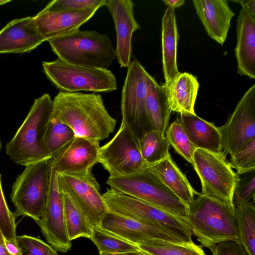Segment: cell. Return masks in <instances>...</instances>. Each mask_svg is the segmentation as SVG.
Instances as JSON below:
<instances>
[{
  "mask_svg": "<svg viewBox=\"0 0 255 255\" xmlns=\"http://www.w3.org/2000/svg\"><path fill=\"white\" fill-rule=\"evenodd\" d=\"M52 114L68 125L75 136L101 140L115 130L117 121L107 110L100 94L60 91Z\"/></svg>",
  "mask_w": 255,
  "mask_h": 255,
  "instance_id": "1",
  "label": "cell"
},
{
  "mask_svg": "<svg viewBox=\"0 0 255 255\" xmlns=\"http://www.w3.org/2000/svg\"><path fill=\"white\" fill-rule=\"evenodd\" d=\"M188 208L184 220L202 246L226 241L241 244L234 205L200 194Z\"/></svg>",
  "mask_w": 255,
  "mask_h": 255,
  "instance_id": "2",
  "label": "cell"
},
{
  "mask_svg": "<svg viewBox=\"0 0 255 255\" xmlns=\"http://www.w3.org/2000/svg\"><path fill=\"white\" fill-rule=\"evenodd\" d=\"M53 102L48 94L35 100L24 121L6 144V153L14 163L24 166L51 158L43 147Z\"/></svg>",
  "mask_w": 255,
  "mask_h": 255,
  "instance_id": "3",
  "label": "cell"
},
{
  "mask_svg": "<svg viewBox=\"0 0 255 255\" xmlns=\"http://www.w3.org/2000/svg\"><path fill=\"white\" fill-rule=\"evenodd\" d=\"M58 58L77 65L108 69L116 58L107 34L78 30L48 41Z\"/></svg>",
  "mask_w": 255,
  "mask_h": 255,
  "instance_id": "4",
  "label": "cell"
},
{
  "mask_svg": "<svg viewBox=\"0 0 255 255\" xmlns=\"http://www.w3.org/2000/svg\"><path fill=\"white\" fill-rule=\"evenodd\" d=\"M103 197L109 211L161 229L183 242H193L191 230L183 218L111 188Z\"/></svg>",
  "mask_w": 255,
  "mask_h": 255,
  "instance_id": "5",
  "label": "cell"
},
{
  "mask_svg": "<svg viewBox=\"0 0 255 255\" xmlns=\"http://www.w3.org/2000/svg\"><path fill=\"white\" fill-rule=\"evenodd\" d=\"M52 157L25 166L16 179L10 194L14 216H27L36 222L41 218L50 190Z\"/></svg>",
  "mask_w": 255,
  "mask_h": 255,
  "instance_id": "6",
  "label": "cell"
},
{
  "mask_svg": "<svg viewBox=\"0 0 255 255\" xmlns=\"http://www.w3.org/2000/svg\"><path fill=\"white\" fill-rule=\"evenodd\" d=\"M110 188L185 219L189 208L147 169L131 175L110 176Z\"/></svg>",
  "mask_w": 255,
  "mask_h": 255,
  "instance_id": "7",
  "label": "cell"
},
{
  "mask_svg": "<svg viewBox=\"0 0 255 255\" xmlns=\"http://www.w3.org/2000/svg\"><path fill=\"white\" fill-rule=\"evenodd\" d=\"M44 73L58 89L64 92H110L117 89V79L108 69L85 67L59 58L43 62Z\"/></svg>",
  "mask_w": 255,
  "mask_h": 255,
  "instance_id": "8",
  "label": "cell"
},
{
  "mask_svg": "<svg viewBox=\"0 0 255 255\" xmlns=\"http://www.w3.org/2000/svg\"><path fill=\"white\" fill-rule=\"evenodd\" d=\"M193 166L202 185V194L221 202L233 205V196L239 176L223 153L196 149Z\"/></svg>",
  "mask_w": 255,
  "mask_h": 255,
  "instance_id": "9",
  "label": "cell"
},
{
  "mask_svg": "<svg viewBox=\"0 0 255 255\" xmlns=\"http://www.w3.org/2000/svg\"><path fill=\"white\" fill-rule=\"evenodd\" d=\"M150 76L139 62L134 58L128 67L122 90V123L139 139L151 130L145 109Z\"/></svg>",
  "mask_w": 255,
  "mask_h": 255,
  "instance_id": "10",
  "label": "cell"
},
{
  "mask_svg": "<svg viewBox=\"0 0 255 255\" xmlns=\"http://www.w3.org/2000/svg\"><path fill=\"white\" fill-rule=\"evenodd\" d=\"M98 163L110 176H123L147 168L141 156L139 139L123 123L115 136L99 150Z\"/></svg>",
  "mask_w": 255,
  "mask_h": 255,
  "instance_id": "11",
  "label": "cell"
},
{
  "mask_svg": "<svg viewBox=\"0 0 255 255\" xmlns=\"http://www.w3.org/2000/svg\"><path fill=\"white\" fill-rule=\"evenodd\" d=\"M218 129L226 156L234 154L255 139V84L245 93L227 122Z\"/></svg>",
  "mask_w": 255,
  "mask_h": 255,
  "instance_id": "12",
  "label": "cell"
},
{
  "mask_svg": "<svg viewBox=\"0 0 255 255\" xmlns=\"http://www.w3.org/2000/svg\"><path fill=\"white\" fill-rule=\"evenodd\" d=\"M56 173L60 188L75 200L87 217L92 228L99 227L109 210L92 171L81 175Z\"/></svg>",
  "mask_w": 255,
  "mask_h": 255,
  "instance_id": "13",
  "label": "cell"
},
{
  "mask_svg": "<svg viewBox=\"0 0 255 255\" xmlns=\"http://www.w3.org/2000/svg\"><path fill=\"white\" fill-rule=\"evenodd\" d=\"M36 223L47 242L55 250L65 253L70 250L72 244L66 229L63 194L57 173L52 168L46 205L41 218Z\"/></svg>",
  "mask_w": 255,
  "mask_h": 255,
  "instance_id": "14",
  "label": "cell"
},
{
  "mask_svg": "<svg viewBox=\"0 0 255 255\" xmlns=\"http://www.w3.org/2000/svg\"><path fill=\"white\" fill-rule=\"evenodd\" d=\"M100 141L76 136L52 157V168L58 173L81 175L98 163Z\"/></svg>",
  "mask_w": 255,
  "mask_h": 255,
  "instance_id": "15",
  "label": "cell"
},
{
  "mask_svg": "<svg viewBox=\"0 0 255 255\" xmlns=\"http://www.w3.org/2000/svg\"><path fill=\"white\" fill-rule=\"evenodd\" d=\"M99 227L136 245L141 242L152 240H161L177 243H185L161 229L110 211L104 215Z\"/></svg>",
  "mask_w": 255,
  "mask_h": 255,
  "instance_id": "16",
  "label": "cell"
},
{
  "mask_svg": "<svg viewBox=\"0 0 255 255\" xmlns=\"http://www.w3.org/2000/svg\"><path fill=\"white\" fill-rule=\"evenodd\" d=\"M105 5L115 25L116 57L121 67L128 68L131 61L132 34L140 28L134 16V4L131 0H105Z\"/></svg>",
  "mask_w": 255,
  "mask_h": 255,
  "instance_id": "17",
  "label": "cell"
},
{
  "mask_svg": "<svg viewBox=\"0 0 255 255\" xmlns=\"http://www.w3.org/2000/svg\"><path fill=\"white\" fill-rule=\"evenodd\" d=\"M99 8L38 12L34 18L44 41H48L79 30L81 25L94 16Z\"/></svg>",
  "mask_w": 255,
  "mask_h": 255,
  "instance_id": "18",
  "label": "cell"
},
{
  "mask_svg": "<svg viewBox=\"0 0 255 255\" xmlns=\"http://www.w3.org/2000/svg\"><path fill=\"white\" fill-rule=\"evenodd\" d=\"M44 41L34 16L15 19L0 30V53L29 52Z\"/></svg>",
  "mask_w": 255,
  "mask_h": 255,
  "instance_id": "19",
  "label": "cell"
},
{
  "mask_svg": "<svg viewBox=\"0 0 255 255\" xmlns=\"http://www.w3.org/2000/svg\"><path fill=\"white\" fill-rule=\"evenodd\" d=\"M197 14L208 35L221 45L225 41L235 13L226 0H194Z\"/></svg>",
  "mask_w": 255,
  "mask_h": 255,
  "instance_id": "20",
  "label": "cell"
},
{
  "mask_svg": "<svg viewBox=\"0 0 255 255\" xmlns=\"http://www.w3.org/2000/svg\"><path fill=\"white\" fill-rule=\"evenodd\" d=\"M238 73L255 78V17L242 9L237 22Z\"/></svg>",
  "mask_w": 255,
  "mask_h": 255,
  "instance_id": "21",
  "label": "cell"
},
{
  "mask_svg": "<svg viewBox=\"0 0 255 255\" xmlns=\"http://www.w3.org/2000/svg\"><path fill=\"white\" fill-rule=\"evenodd\" d=\"M147 169L188 207L195 199V196L201 194L192 187L170 154Z\"/></svg>",
  "mask_w": 255,
  "mask_h": 255,
  "instance_id": "22",
  "label": "cell"
},
{
  "mask_svg": "<svg viewBox=\"0 0 255 255\" xmlns=\"http://www.w3.org/2000/svg\"><path fill=\"white\" fill-rule=\"evenodd\" d=\"M179 120L194 146L216 153L223 152L221 135L218 128L196 114H180Z\"/></svg>",
  "mask_w": 255,
  "mask_h": 255,
  "instance_id": "23",
  "label": "cell"
},
{
  "mask_svg": "<svg viewBox=\"0 0 255 255\" xmlns=\"http://www.w3.org/2000/svg\"><path fill=\"white\" fill-rule=\"evenodd\" d=\"M177 31L175 9L167 6L162 19L161 43L164 85L168 87L179 74L177 64Z\"/></svg>",
  "mask_w": 255,
  "mask_h": 255,
  "instance_id": "24",
  "label": "cell"
},
{
  "mask_svg": "<svg viewBox=\"0 0 255 255\" xmlns=\"http://www.w3.org/2000/svg\"><path fill=\"white\" fill-rule=\"evenodd\" d=\"M199 84L195 76L179 73L167 88L168 103L171 111L180 114H195L194 105Z\"/></svg>",
  "mask_w": 255,
  "mask_h": 255,
  "instance_id": "25",
  "label": "cell"
},
{
  "mask_svg": "<svg viewBox=\"0 0 255 255\" xmlns=\"http://www.w3.org/2000/svg\"><path fill=\"white\" fill-rule=\"evenodd\" d=\"M146 116L151 130L165 134L171 112L168 101L167 88L159 85L151 75L145 101Z\"/></svg>",
  "mask_w": 255,
  "mask_h": 255,
  "instance_id": "26",
  "label": "cell"
},
{
  "mask_svg": "<svg viewBox=\"0 0 255 255\" xmlns=\"http://www.w3.org/2000/svg\"><path fill=\"white\" fill-rule=\"evenodd\" d=\"M60 190L63 194L65 219L69 239L71 241L80 237L90 239L93 228L87 217L72 197L64 190L61 188Z\"/></svg>",
  "mask_w": 255,
  "mask_h": 255,
  "instance_id": "27",
  "label": "cell"
},
{
  "mask_svg": "<svg viewBox=\"0 0 255 255\" xmlns=\"http://www.w3.org/2000/svg\"><path fill=\"white\" fill-rule=\"evenodd\" d=\"M241 244L249 255H255V200L235 206Z\"/></svg>",
  "mask_w": 255,
  "mask_h": 255,
  "instance_id": "28",
  "label": "cell"
},
{
  "mask_svg": "<svg viewBox=\"0 0 255 255\" xmlns=\"http://www.w3.org/2000/svg\"><path fill=\"white\" fill-rule=\"evenodd\" d=\"M75 136L73 130L59 118L51 114L43 141V147L52 157Z\"/></svg>",
  "mask_w": 255,
  "mask_h": 255,
  "instance_id": "29",
  "label": "cell"
},
{
  "mask_svg": "<svg viewBox=\"0 0 255 255\" xmlns=\"http://www.w3.org/2000/svg\"><path fill=\"white\" fill-rule=\"evenodd\" d=\"M164 134L158 130H151L139 139L140 152L147 168L170 154V144Z\"/></svg>",
  "mask_w": 255,
  "mask_h": 255,
  "instance_id": "30",
  "label": "cell"
},
{
  "mask_svg": "<svg viewBox=\"0 0 255 255\" xmlns=\"http://www.w3.org/2000/svg\"><path fill=\"white\" fill-rule=\"evenodd\" d=\"M149 255H206L204 251L193 242L172 243L161 240H152L137 245Z\"/></svg>",
  "mask_w": 255,
  "mask_h": 255,
  "instance_id": "31",
  "label": "cell"
},
{
  "mask_svg": "<svg viewBox=\"0 0 255 255\" xmlns=\"http://www.w3.org/2000/svg\"><path fill=\"white\" fill-rule=\"evenodd\" d=\"M90 239L97 246L100 254H124L139 250L137 245L117 237L100 227L93 228Z\"/></svg>",
  "mask_w": 255,
  "mask_h": 255,
  "instance_id": "32",
  "label": "cell"
},
{
  "mask_svg": "<svg viewBox=\"0 0 255 255\" xmlns=\"http://www.w3.org/2000/svg\"><path fill=\"white\" fill-rule=\"evenodd\" d=\"M166 137L175 150L193 165V155L197 148L190 141L179 119L172 123L167 128Z\"/></svg>",
  "mask_w": 255,
  "mask_h": 255,
  "instance_id": "33",
  "label": "cell"
},
{
  "mask_svg": "<svg viewBox=\"0 0 255 255\" xmlns=\"http://www.w3.org/2000/svg\"><path fill=\"white\" fill-rule=\"evenodd\" d=\"M230 157L229 163L238 175L255 170V139Z\"/></svg>",
  "mask_w": 255,
  "mask_h": 255,
  "instance_id": "34",
  "label": "cell"
},
{
  "mask_svg": "<svg viewBox=\"0 0 255 255\" xmlns=\"http://www.w3.org/2000/svg\"><path fill=\"white\" fill-rule=\"evenodd\" d=\"M15 242L21 255H58L51 246L35 237L26 235L18 236Z\"/></svg>",
  "mask_w": 255,
  "mask_h": 255,
  "instance_id": "35",
  "label": "cell"
},
{
  "mask_svg": "<svg viewBox=\"0 0 255 255\" xmlns=\"http://www.w3.org/2000/svg\"><path fill=\"white\" fill-rule=\"evenodd\" d=\"M105 0H54L49 2L40 13L65 10H77L100 8Z\"/></svg>",
  "mask_w": 255,
  "mask_h": 255,
  "instance_id": "36",
  "label": "cell"
},
{
  "mask_svg": "<svg viewBox=\"0 0 255 255\" xmlns=\"http://www.w3.org/2000/svg\"><path fill=\"white\" fill-rule=\"evenodd\" d=\"M15 217L9 210L6 203L1 182L0 174V231L4 240L15 242Z\"/></svg>",
  "mask_w": 255,
  "mask_h": 255,
  "instance_id": "37",
  "label": "cell"
},
{
  "mask_svg": "<svg viewBox=\"0 0 255 255\" xmlns=\"http://www.w3.org/2000/svg\"><path fill=\"white\" fill-rule=\"evenodd\" d=\"M239 177L233 193V202L235 206L255 199V170Z\"/></svg>",
  "mask_w": 255,
  "mask_h": 255,
  "instance_id": "38",
  "label": "cell"
},
{
  "mask_svg": "<svg viewBox=\"0 0 255 255\" xmlns=\"http://www.w3.org/2000/svg\"><path fill=\"white\" fill-rule=\"evenodd\" d=\"M208 249L212 255H249L241 244L234 241L220 243Z\"/></svg>",
  "mask_w": 255,
  "mask_h": 255,
  "instance_id": "39",
  "label": "cell"
},
{
  "mask_svg": "<svg viewBox=\"0 0 255 255\" xmlns=\"http://www.w3.org/2000/svg\"><path fill=\"white\" fill-rule=\"evenodd\" d=\"M233 1L240 3L242 6V9L255 17V0H239Z\"/></svg>",
  "mask_w": 255,
  "mask_h": 255,
  "instance_id": "40",
  "label": "cell"
},
{
  "mask_svg": "<svg viewBox=\"0 0 255 255\" xmlns=\"http://www.w3.org/2000/svg\"><path fill=\"white\" fill-rule=\"evenodd\" d=\"M4 244L10 255H21L19 249L16 242L8 241L4 240Z\"/></svg>",
  "mask_w": 255,
  "mask_h": 255,
  "instance_id": "41",
  "label": "cell"
},
{
  "mask_svg": "<svg viewBox=\"0 0 255 255\" xmlns=\"http://www.w3.org/2000/svg\"><path fill=\"white\" fill-rule=\"evenodd\" d=\"M163 2L166 4L167 6L175 8L178 7L185 3L184 0H164Z\"/></svg>",
  "mask_w": 255,
  "mask_h": 255,
  "instance_id": "42",
  "label": "cell"
},
{
  "mask_svg": "<svg viewBox=\"0 0 255 255\" xmlns=\"http://www.w3.org/2000/svg\"><path fill=\"white\" fill-rule=\"evenodd\" d=\"M100 255H149L146 253L145 252L141 251V250H139L138 251L132 252H129L124 254H108V253H101L100 254Z\"/></svg>",
  "mask_w": 255,
  "mask_h": 255,
  "instance_id": "43",
  "label": "cell"
},
{
  "mask_svg": "<svg viewBox=\"0 0 255 255\" xmlns=\"http://www.w3.org/2000/svg\"><path fill=\"white\" fill-rule=\"evenodd\" d=\"M0 255H10L4 243L0 242Z\"/></svg>",
  "mask_w": 255,
  "mask_h": 255,
  "instance_id": "44",
  "label": "cell"
},
{
  "mask_svg": "<svg viewBox=\"0 0 255 255\" xmlns=\"http://www.w3.org/2000/svg\"><path fill=\"white\" fill-rule=\"evenodd\" d=\"M10 1V0H0V5L5 4Z\"/></svg>",
  "mask_w": 255,
  "mask_h": 255,
  "instance_id": "45",
  "label": "cell"
},
{
  "mask_svg": "<svg viewBox=\"0 0 255 255\" xmlns=\"http://www.w3.org/2000/svg\"><path fill=\"white\" fill-rule=\"evenodd\" d=\"M4 239L0 231V242L4 243Z\"/></svg>",
  "mask_w": 255,
  "mask_h": 255,
  "instance_id": "46",
  "label": "cell"
},
{
  "mask_svg": "<svg viewBox=\"0 0 255 255\" xmlns=\"http://www.w3.org/2000/svg\"><path fill=\"white\" fill-rule=\"evenodd\" d=\"M1 145H2V144H1V140H0V151L1 149Z\"/></svg>",
  "mask_w": 255,
  "mask_h": 255,
  "instance_id": "47",
  "label": "cell"
}]
</instances>
